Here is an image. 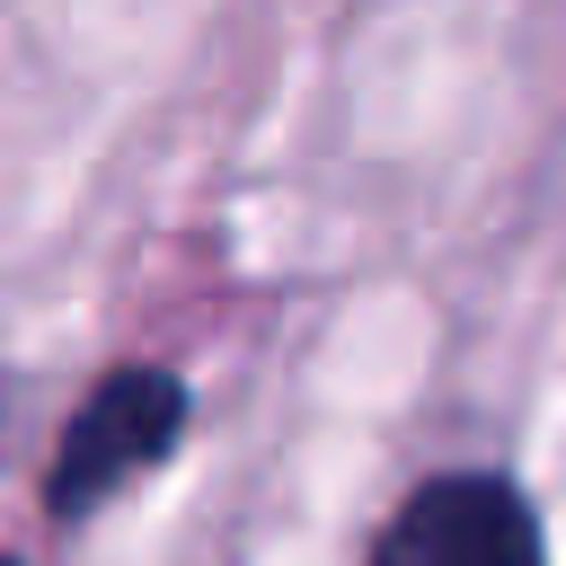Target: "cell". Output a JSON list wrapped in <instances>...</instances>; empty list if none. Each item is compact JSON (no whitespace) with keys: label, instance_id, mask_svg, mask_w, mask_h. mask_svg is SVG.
<instances>
[{"label":"cell","instance_id":"cell-2","mask_svg":"<svg viewBox=\"0 0 566 566\" xmlns=\"http://www.w3.org/2000/svg\"><path fill=\"white\" fill-rule=\"evenodd\" d=\"M363 566H548L539 504L504 469H442L398 495Z\"/></svg>","mask_w":566,"mask_h":566},{"label":"cell","instance_id":"cell-1","mask_svg":"<svg viewBox=\"0 0 566 566\" xmlns=\"http://www.w3.org/2000/svg\"><path fill=\"white\" fill-rule=\"evenodd\" d=\"M186 380L168 363H115L62 424L53 460H44V513L53 522H88L106 513L124 486H142L177 442H186Z\"/></svg>","mask_w":566,"mask_h":566},{"label":"cell","instance_id":"cell-3","mask_svg":"<svg viewBox=\"0 0 566 566\" xmlns=\"http://www.w3.org/2000/svg\"><path fill=\"white\" fill-rule=\"evenodd\" d=\"M0 566H18V557H0Z\"/></svg>","mask_w":566,"mask_h":566}]
</instances>
